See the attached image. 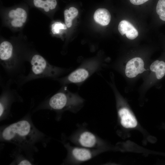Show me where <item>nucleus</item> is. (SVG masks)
Segmentation results:
<instances>
[{
    "label": "nucleus",
    "mask_w": 165,
    "mask_h": 165,
    "mask_svg": "<svg viewBox=\"0 0 165 165\" xmlns=\"http://www.w3.org/2000/svg\"><path fill=\"white\" fill-rule=\"evenodd\" d=\"M70 141L75 145L94 149H104V141L85 127H79L69 137Z\"/></svg>",
    "instance_id": "obj_5"
},
{
    "label": "nucleus",
    "mask_w": 165,
    "mask_h": 165,
    "mask_svg": "<svg viewBox=\"0 0 165 165\" xmlns=\"http://www.w3.org/2000/svg\"><path fill=\"white\" fill-rule=\"evenodd\" d=\"M78 14L77 9L73 7L64 10V15L65 23L67 27L69 28L72 26V20L77 16Z\"/></svg>",
    "instance_id": "obj_15"
},
{
    "label": "nucleus",
    "mask_w": 165,
    "mask_h": 165,
    "mask_svg": "<svg viewBox=\"0 0 165 165\" xmlns=\"http://www.w3.org/2000/svg\"><path fill=\"white\" fill-rule=\"evenodd\" d=\"M65 146L68 150V160L72 164H78L88 161L104 151L103 149H94L78 146H73L66 144Z\"/></svg>",
    "instance_id": "obj_6"
},
{
    "label": "nucleus",
    "mask_w": 165,
    "mask_h": 165,
    "mask_svg": "<svg viewBox=\"0 0 165 165\" xmlns=\"http://www.w3.org/2000/svg\"><path fill=\"white\" fill-rule=\"evenodd\" d=\"M38 133L34 127L28 121L22 120L11 124L2 131V139L16 145L24 146L35 142Z\"/></svg>",
    "instance_id": "obj_1"
},
{
    "label": "nucleus",
    "mask_w": 165,
    "mask_h": 165,
    "mask_svg": "<svg viewBox=\"0 0 165 165\" xmlns=\"http://www.w3.org/2000/svg\"><path fill=\"white\" fill-rule=\"evenodd\" d=\"M85 100L78 93L70 91L66 85L52 96L48 101V107L58 111H68L74 113L83 107Z\"/></svg>",
    "instance_id": "obj_2"
},
{
    "label": "nucleus",
    "mask_w": 165,
    "mask_h": 165,
    "mask_svg": "<svg viewBox=\"0 0 165 165\" xmlns=\"http://www.w3.org/2000/svg\"><path fill=\"white\" fill-rule=\"evenodd\" d=\"M94 18L97 23L102 26H106L109 24L111 20V15L107 9L99 8L95 12Z\"/></svg>",
    "instance_id": "obj_12"
},
{
    "label": "nucleus",
    "mask_w": 165,
    "mask_h": 165,
    "mask_svg": "<svg viewBox=\"0 0 165 165\" xmlns=\"http://www.w3.org/2000/svg\"><path fill=\"white\" fill-rule=\"evenodd\" d=\"M66 25L59 22H56L52 25V31L53 34L59 33L61 30L67 28Z\"/></svg>",
    "instance_id": "obj_17"
},
{
    "label": "nucleus",
    "mask_w": 165,
    "mask_h": 165,
    "mask_svg": "<svg viewBox=\"0 0 165 165\" xmlns=\"http://www.w3.org/2000/svg\"><path fill=\"white\" fill-rule=\"evenodd\" d=\"M33 3L35 7L42 8L46 12L54 9L57 3L56 0H33Z\"/></svg>",
    "instance_id": "obj_14"
},
{
    "label": "nucleus",
    "mask_w": 165,
    "mask_h": 165,
    "mask_svg": "<svg viewBox=\"0 0 165 165\" xmlns=\"http://www.w3.org/2000/svg\"><path fill=\"white\" fill-rule=\"evenodd\" d=\"M156 11L161 21L165 22V0L156 1Z\"/></svg>",
    "instance_id": "obj_16"
},
{
    "label": "nucleus",
    "mask_w": 165,
    "mask_h": 165,
    "mask_svg": "<svg viewBox=\"0 0 165 165\" xmlns=\"http://www.w3.org/2000/svg\"><path fill=\"white\" fill-rule=\"evenodd\" d=\"M30 64V72L22 79V82L39 78H50L56 79L70 70V68H62L51 65L42 57L37 54L32 57Z\"/></svg>",
    "instance_id": "obj_3"
},
{
    "label": "nucleus",
    "mask_w": 165,
    "mask_h": 165,
    "mask_svg": "<svg viewBox=\"0 0 165 165\" xmlns=\"http://www.w3.org/2000/svg\"><path fill=\"white\" fill-rule=\"evenodd\" d=\"M118 114L122 126L126 128H133L137 125V122L135 117L126 108H119Z\"/></svg>",
    "instance_id": "obj_10"
},
{
    "label": "nucleus",
    "mask_w": 165,
    "mask_h": 165,
    "mask_svg": "<svg viewBox=\"0 0 165 165\" xmlns=\"http://www.w3.org/2000/svg\"><path fill=\"white\" fill-rule=\"evenodd\" d=\"M8 16L11 26L14 28H19L22 27L26 22L27 14L24 9L18 8L10 10Z\"/></svg>",
    "instance_id": "obj_9"
},
{
    "label": "nucleus",
    "mask_w": 165,
    "mask_h": 165,
    "mask_svg": "<svg viewBox=\"0 0 165 165\" xmlns=\"http://www.w3.org/2000/svg\"><path fill=\"white\" fill-rule=\"evenodd\" d=\"M118 30L122 35H126L127 37L131 40L134 39L138 35V32L134 26L128 21H121L118 25Z\"/></svg>",
    "instance_id": "obj_11"
},
{
    "label": "nucleus",
    "mask_w": 165,
    "mask_h": 165,
    "mask_svg": "<svg viewBox=\"0 0 165 165\" xmlns=\"http://www.w3.org/2000/svg\"><path fill=\"white\" fill-rule=\"evenodd\" d=\"M102 65L97 60L84 62L67 76L55 80L62 86L73 83L79 86L93 74L100 71Z\"/></svg>",
    "instance_id": "obj_4"
},
{
    "label": "nucleus",
    "mask_w": 165,
    "mask_h": 165,
    "mask_svg": "<svg viewBox=\"0 0 165 165\" xmlns=\"http://www.w3.org/2000/svg\"><path fill=\"white\" fill-rule=\"evenodd\" d=\"M19 165H31V163L28 160H24L21 161L18 164Z\"/></svg>",
    "instance_id": "obj_18"
},
{
    "label": "nucleus",
    "mask_w": 165,
    "mask_h": 165,
    "mask_svg": "<svg viewBox=\"0 0 165 165\" xmlns=\"http://www.w3.org/2000/svg\"><path fill=\"white\" fill-rule=\"evenodd\" d=\"M13 47L8 41H4L0 45V59L3 67L9 71L13 70L16 67L15 61L13 59Z\"/></svg>",
    "instance_id": "obj_7"
},
{
    "label": "nucleus",
    "mask_w": 165,
    "mask_h": 165,
    "mask_svg": "<svg viewBox=\"0 0 165 165\" xmlns=\"http://www.w3.org/2000/svg\"><path fill=\"white\" fill-rule=\"evenodd\" d=\"M150 68L152 71L155 73L158 79H161L165 75V62L164 61H155L152 64Z\"/></svg>",
    "instance_id": "obj_13"
},
{
    "label": "nucleus",
    "mask_w": 165,
    "mask_h": 165,
    "mask_svg": "<svg viewBox=\"0 0 165 165\" xmlns=\"http://www.w3.org/2000/svg\"><path fill=\"white\" fill-rule=\"evenodd\" d=\"M144 62L140 57H136L129 61L127 63L125 70L126 75L129 78L136 77L139 74L146 70L144 68Z\"/></svg>",
    "instance_id": "obj_8"
}]
</instances>
